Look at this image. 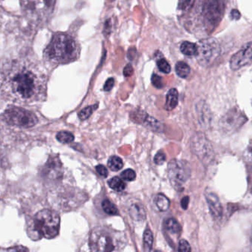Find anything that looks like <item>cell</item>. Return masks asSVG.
I'll return each instance as SVG.
<instances>
[{"mask_svg":"<svg viewBox=\"0 0 252 252\" xmlns=\"http://www.w3.org/2000/svg\"><path fill=\"white\" fill-rule=\"evenodd\" d=\"M47 78L34 64L23 60L10 62L1 75L2 96L20 104H32L46 98Z\"/></svg>","mask_w":252,"mask_h":252,"instance_id":"cell-1","label":"cell"},{"mask_svg":"<svg viewBox=\"0 0 252 252\" xmlns=\"http://www.w3.org/2000/svg\"><path fill=\"white\" fill-rule=\"evenodd\" d=\"M79 54L80 48L76 39L64 33L54 35L44 52L45 60L54 65L76 61Z\"/></svg>","mask_w":252,"mask_h":252,"instance_id":"cell-2","label":"cell"},{"mask_svg":"<svg viewBox=\"0 0 252 252\" xmlns=\"http://www.w3.org/2000/svg\"><path fill=\"white\" fill-rule=\"evenodd\" d=\"M126 243L125 234L107 226L96 227L90 235V247L94 252L121 251Z\"/></svg>","mask_w":252,"mask_h":252,"instance_id":"cell-3","label":"cell"},{"mask_svg":"<svg viewBox=\"0 0 252 252\" xmlns=\"http://www.w3.org/2000/svg\"><path fill=\"white\" fill-rule=\"evenodd\" d=\"M28 224L29 236L33 240L53 239L60 232V218L54 211L43 209L37 212Z\"/></svg>","mask_w":252,"mask_h":252,"instance_id":"cell-4","label":"cell"},{"mask_svg":"<svg viewBox=\"0 0 252 252\" xmlns=\"http://www.w3.org/2000/svg\"><path fill=\"white\" fill-rule=\"evenodd\" d=\"M57 0H20L22 9L29 19L46 21L54 11Z\"/></svg>","mask_w":252,"mask_h":252,"instance_id":"cell-5","label":"cell"},{"mask_svg":"<svg viewBox=\"0 0 252 252\" xmlns=\"http://www.w3.org/2000/svg\"><path fill=\"white\" fill-rule=\"evenodd\" d=\"M2 118L8 125L23 128L32 127L38 122V118L34 113L18 107L7 109Z\"/></svg>","mask_w":252,"mask_h":252,"instance_id":"cell-6","label":"cell"},{"mask_svg":"<svg viewBox=\"0 0 252 252\" xmlns=\"http://www.w3.org/2000/svg\"><path fill=\"white\" fill-rule=\"evenodd\" d=\"M168 175L174 188L180 191L190 178L191 169L185 160L173 159L168 164Z\"/></svg>","mask_w":252,"mask_h":252,"instance_id":"cell-7","label":"cell"},{"mask_svg":"<svg viewBox=\"0 0 252 252\" xmlns=\"http://www.w3.org/2000/svg\"><path fill=\"white\" fill-rule=\"evenodd\" d=\"M247 122L244 113L238 109H231L227 112L220 121V129L222 133L231 135L237 132Z\"/></svg>","mask_w":252,"mask_h":252,"instance_id":"cell-8","label":"cell"},{"mask_svg":"<svg viewBox=\"0 0 252 252\" xmlns=\"http://www.w3.org/2000/svg\"><path fill=\"white\" fill-rule=\"evenodd\" d=\"M225 5L223 0H205L203 5V16L206 25L215 29L222 18Z\"/></svg>","mask_w":252,"mask_h":252,"instance_id":"cell-9","label":"cell"},{"mask_svg":"<svg viewBox=\"0 0 252 252\" xmlns=\"http://www.w3.org/2000/svg\"><path fill=\"white\" fill-rule=\"evenodd\" d=\"M191 150L203 164H209L214 159L212 144L203 134L197 133L191 139Z\"/></svg>","mask_w":252,"mask_h":252,"instance_id":"cell-10","label":"cell"},{"mask_svg":"<svg viewBox=\"0 0 252 252\" xmlns=\"http://www.w3.org/2000/svg\"><path fill=\"white\" fill-rule=\"evenodd\" d=\"M196 57L203 64H208L215 60L219 54L218 42L213 39H205L199 42Z\"/></svg>","mask_w":252,"mask_h":252,"instance_id":"cell-11","label":"cell"},{"mask_svg":"<svg viewBox=\"0 0 252 252\" xmlns=\"http://www.w3.org/2000/svg\"><path fill=\"white\" fill-rule=\"evenodd\" d=\"M252 61V42L246 44L238 52L236 53L230 61L232 70H237L249 64Z\"/></svg>","mask_w":252,"mask_h":252,"instance_id":"cell-12","label":"cell"},{"mask_svg":"<svg viewBox=\"0 0 252 252\" xmlns=\"http://www.w3.org/2000/svg\"><path fill=\"white\" fill-rule=\"evenodd\" d=\"M205 196H206V202L212 216L215 218H221L222 208L219 197L215 193L210 192V191L206 192Z\"/></svg>","mask_w":252,"mask_h":252,"instance_id":"cell-13","label":"cell"},{"mask_svg":"<svg viewBox=\"0 0 252 252\" xmlns=\"http://www.w3.org/2000/svg\"><path fill=\"white\" fill-rule=\"evenodd\" d=\"M197 116L198 121L202 126H206L211 123V113L209 109L206 107V104H202V105H197Z\"/></svg>","mask_w":252,"mask_h":252,"instance_id":"cell-14","label":"cell"},{"mask_svg":"<svg viewBox=\"0 0 252 252\" xmlns=\"http://www.w3.org/2000/svg\"><path fill=\"white\" fill-rule=\"evenodd\" d=\"M178 92L175 88L169 90L166 95V104L165 108L168 111L174 110L178 105Z\"/></svg>","mask_w":252,"mask_h":252,"instance_id":"cell-15","label":"cell"},{"mask_svg":"<svg viewBox=\"0 0 252 252\" xmlns=\"http://www.w3.org/2000/svg\"><path fill=\"white\" fill-rule=\"evenodd\" d=\"M164 228L171 235L179 236L181 232V226L178 221L174 218H168L165 220Z\"/></svg>","mask_w":252,"mask_h":252,"instance_id":"cell-16","label":"cell"},{"mask_svg":"<svg viewBox=\"0 0 252 252\" xmlns=\"http://www.w3.org/2000/svg\"><path fill=\"white\" fill-rule=\"evenodd\" d=\"M154 203L156 207L160 212H166L170 206V201L167 197L163 194H158L154 198Z\"/></svg>","mask_w":252,"mask_h":252,"instance_id":"cell-17","label":"cell"},{"mask_svg":"<svg viewBox=\"0 0 252 252\" xmlns=\"http://www.w3.org/2000/svg\"><path fill=\"white\" fill-rule=\"evenodd\" d=\"M181 51L183 54L189 57L197 56V45L189 42H184L181 44Z\"/></svg>","mask_w":252,"mask_h":252,"instance_id":"cell-18","label":"cell"},{"mask_svg":"<svg viewBox=\"0 0 252 252\" xmlns=\"http://www.w3.org/2000/svg\"><path fill=\"white\" fill-rule=\"evenodd\" d=\"M123 180L119 177H114L108 181L109 187L115 191H122L126 188V184Z\"/></svg>","mask_w":252,"mask_h":252,"instance_id":"cell-19","label":"cell"},{"mask_svg":"<svg viewBox=\"0 0 252 252\" xmlns=\"http://www.w3.org/2000/svg\"><path fill=\"white\" fill-rule=\"evenodd\" d=\"M175 71L179 77L185 79L190 73V67L187 63L184 62H179L175 66Z\"/></svg>","mask_w":252,"mask_h":252,"instance_id":"cell-20","label":"cell"},{"mask_svg":"<svg viewBox=\"0 0 252 252\" xmlns=\"http://www.w3.org/2000/svg\"><path fill=\"white\" fill-rule=\"evenodd\" d=\"M109 168L113 172H118L123 168V160L118 156H112L108 160Z\"/></svg>","mask_w":252,"mask_h":252,"instance_id":"cell-21","label":"cell"},{"mask_svg":"<svg viewBox=\"0 0 252 252\" xmlns=\"http://www.w3.org/2000/svg\"><path fill=\"white\" fill-rule=\"evenodd\" d=\"M102 209L106 214L109 215H117L119 214L117 208L116 207L114 204L111 201L106 199L101 203Z\"/></svg>","mask_w":252,"mask_h":252,"instance_id":"cell-22","label":"cell"},{"mask_svg":"<svg viewBox=\"0 0 252 252\" xmlns=\"http://www.w3.org/2000/svg\"><path fill=\"white\" fill-rule=\"evenodd\" d=\"M57 139L62 144H70L74 140V135L67 131H62L57 133Z\"/></svg>","mask_w":252,"mask_h":252,"instance_id":"cell-23","label":"cell"},{"mask_svg":"<svg viewBox=\"0 0 252 252\" xmlns=\"http://www.w3.org/2000/svg\"><path fill=\"white\" fill-rule=\"evenodd\" d=\"M144 249L146 251H151L153 245V235L150 228H147L144 234Z\"/></svg>","mask_w":252,"mask_h":252,"instance_id":"cell-24","label":"cell"},{"mask_svg":"<svg viewBox=\"0 0 252 252\" xmlns=\"http://www.w3.org/2000/svg\"><path fill=\"white\" fill-rule=\"evenodd\" d=\"M131 215L135 220H144L145 218V212L144 209L138 205H133L131 208Z\"/></svg>","mask_w":252,"mask_h":252,"instance_id":"cell-25","label":"cell"},{"mask_svg":"<svg viewBox=\"0 0 252 252\" xmlns=\"http://www.w3.org/2000/svg\"><path fill=\"white\" fill-rule=\"evenodd\" d=\"M97 107H98V104H96V105L90 106V107H85V109L81 110V111L79 112V114H78L79 119H80L81 120H86L87 119H88V118L93 114L94 110H95Z\"/></svg>","mask_w":252,"mask_h":252,"instance_id":"cell-26","label":"cell"},{"mask_svg":"<svg viewBox=\"0 0 252 252\" xmlns=\"http://www.w3.org/2000/svg\"><path fill=\"white\" fill-rule=\"evenodd\" d=\"M195 0H179L178 1V8L180 10L187 11L191 9L194 5Z\"/></svg>","mask_w":252,"mask_h":252,"instance_id":"cell-27","label":"cell"},{"mask_svg":"<svg viewBox=\"0 0 252 252\" xmlns=\"http://www.w3.org/2000/svg\"><path fill=\"white\" fill-rule=\"evenodd\" d=\"M158 67L162 73H169L171 71V67L169 63L164 59H160L157 62Z\"/></svg>","mask_w":252,"mask_h":252,"instance_id":"cell-28","label":"cell"},{"mask_svg":"<svg viewBox=\"0 0 252 252\" xmlns=\"http://www.w3.org/2000/svg\"><path fill=\"white\" fill-rule=\"evenodd\" d=\"M121 176H122V179L125 180V181H132L136 178V174H135V171L132 170V169H127L122 172Z\"/></svg>","mask_w":252,"mask_h":252,"instance_id":"cell-29","label":"cell"},{"mask_svg":"<svg viewBox=\"0 0 252 252\" xmlns=\"http://www.w3.org/2000/svg\"><path fill=\"white\" fill-rule=\"evenodd\" d=\"M152 83L156 88H158V89L163 88V86L162 78L157 74H153L152 76Z\"/></svg>","mask_w":252,"mask_h":252,"instance_id":"cell-30","label":"cell"},{"mask_svg":"<svg viewBox=\"0 0 252 252\" xmlns=\"http://www.w3.org/2000/svg\"><path fill=\"white\" fill-rule=\"evenodd\" d=\"M166 155L163 152H158L154 158V162L157 165H162L166 161Z\"/></svg>","mask_w":252,"mask_h":252,"instance_id":"cell-31","label":"cell"},{"mask_svg":"<svg viewBox=\"0 0 252 252\" xmlns=\"http://www.w3.org/2000/svg\"><path fill=\"white\" fill-rule=\"evenodd\" d=\"M178 252H191V247L188 242L185 240H180L178 245Z\"/></svg>","mask_w":252,"mask_h":252,"instance_id":"cell-32","label":"cell"},{"mask_svg":"<svg viewBox=\"0 0 252 252\" xmlns=\"http://www.w3.org/2000/svg\"><path fill=\"white\" fill-rule=\"evenodd\" d=\"M97 172L100 176L103 177V178H107V175H108V171H107V168L103 165H98L95 167Z\"/></svg>","mask_w":252,"mask_h":252,"instance_id":"cell-33","label":"cell"},{"mask_svg":"<svg viewBox=\"0 0 252 252\" xmlns=\"http://www.w3.org/2000/svg\"><path fill=\"white\" fill-rule=\"evenodd\" d=\"M114 79L113 78H110L106 82L105 85L104 86V90L105 91H111L112 88L114 86Z\"/></svg>","mask_w":252,"mask_h":252,"instance_id":"cell-34","label":"cell"},{"mask_svg":"<svg viewBox=\"0 0 252 252\" xmlns=\"http://www.w3.org/2000/svg\"><path fill=\"white\" fill-rule=\"evenodd\" d=\"M189 203V197L185 196V197H183L182 200H181V206L184 210L188 209Z\"/></svg>","mask_w":252,"mask_h":252,"instance_id":"cell-35","label":"cell"},{"mask_svg":"<svg viewBox=\"0 0 252 252\" xmlns=\"http://www.w3.org/2000/svg\"><path fill=\"white\" fill-rule=\"evenodd\" d=\"M133 73V69H132V66L128 64L127 66H126L125 70H124V75H125L126 77H128V76H130Z\"/></svg>","mask_w":252,"mask_h":252,"instance_id":"cell-36","label":"cell"},{"mask_svg":"<svg viewBox=\"0 0 252 252\" xmlns=\"http://www.w3.org/2000/svg\"><path fill=\"white\" fill-rule=\"evenodd\" d=\"M231 17L233 20H239L240 17V13L237 10H232L231 12Z\"/></svg>","mask_w":252,"mask_h":252,"instance_id":"cell-37","label":"cell"},{"mask_svg":"<svg viewBox=\"0 0 252 252\" xmlns=\"http://www.w3.org/2000/svg\"><path fill=\"white\" fill-rule=\"evenodd\" d=\"M249 153H250L251 156H252V141H251L250 144H249Z\"/></svg>","mask_w":252,"mask_h":252,"instance_id":"cell-38","label":"cell"},{"mask_svg":"<svg viewBox=\"0 0 252 252\" xmlns=\"http://www.w3.org/2000/svg\"><path fill=\"white\" fill-rule=\"evenodd\" d=\"M251 191H252V189H251Z\"/></svg>","mask_w":252,"mask_h":252,"instance_id":"cell-39","label":"cell"}]
</instances>
